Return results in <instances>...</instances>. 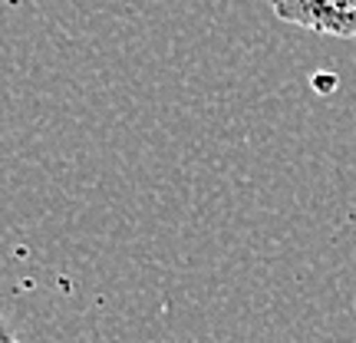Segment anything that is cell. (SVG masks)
Wrapping results in <instances>:
<instances>
[{"label":"cell","instance_id":"6da1fadb","mask_svg":"<svg viewBox=\"0 0 356 343\" xmlns=\"http://www.w3.org/2000/svg\"><path fill=\"white\" fill-rule=\"evenodd\" d=\"M270 10L284 24L327 37L356 40V0H270Z\"/></svg>","mask_w":356,"mask_h":343}]
</instances>
